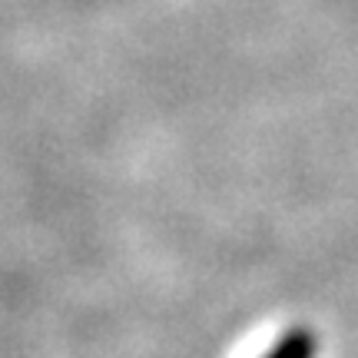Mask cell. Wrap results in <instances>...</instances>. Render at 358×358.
<instances>
[{
    "label": "cell",
    "mask_w": 358,
    "mask_h": 358,
    "mask_svg": "<svg viewBox=\"0 0 358 358\" xmlns=\"http://www.w3.org/2000/svg\"><path fill=\"white\" fill-rule=\"evenodd\" d=\"M262 358H319V335L308 325H292L272 342Z\"/></svg>",
    "instance_id": "obj_1"
}]
</instances>
